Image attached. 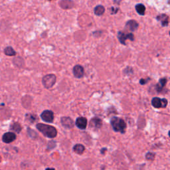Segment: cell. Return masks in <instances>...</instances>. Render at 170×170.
Wrapping results in <instances>:
<instances>
[{
	"mask_svg": "<svg viewBox=\"0 0 170 170\" xmlns=\"http://www.w3.org/2000/svg\"><path fill=\"white\" fill-rule=\"evenodd\" d=\"M111 10H112V11H111L112 14H116V13H117L118 9L117 8V7H116V8H114V7H112Z\"/></svg>",
	"mask_w": 170,
	"mask_h": 170,
	"instance_id": "22",
	"label": "cell"
},
{
	"mask_svg": "<svg viewBox=\"0 0 170 170\" xmlns=\"http://www.w3.org/2000/svg\"><path fill=\"white\" fill-rule=\"evenodd\" d=\"M11 129L12 130H13L14 132H16L17 133H19L21 130V125L18 122H15L13 124V125L11 126Z\"/></svg>",
	"mask_w": 170,
	"mask_h": 170,
	"instance_id": "19",
	"label": "cell"
},
{
	"mask_svg": "<svg viewBox=\"0 0 170 170\" xmlns=\"http://www.w3.org/2000/svg\"><path fill=\"white\" fill-rule=\"evenodd\" d=\"M16 139V134L14 132H8L5 133L2 136V141L6 144L13 142Z\"/></svg>",
	"mask_w": 170,
	"mask_h": 170,
	"instance_id": "7",
	"label": "cell"
},
{
	"mask_svg": "<svg viewBox=\"0 0 170 170\" xmlns=\"http://www.w3.org/2000/svg\"><path fill=\"white\" fill-rule=\"evenodd\" d=\"M135 10H136L137 13L140 16H144L145 12H146V7L144 4H138L135 5Z\"/></svg>",
	"mask_w": 170,
	"mask_h": 170,
	"instance_id": "15",
	"label": "cell"
},
{
	"mask_svg": "<svg viewBox=\"0 0 170 170\" xmlns=\"http://www.w3.org/2000/svg\"><path fill=\"white\" fill-rule=\"evenodd\" d=\"M118 39L122 45H126V41L129 39L130 41L134 40V35L133 33H125L124 32L119 31L118 33Z\"/></svg>",
	"mask_w": 170,
	"mask_h": 170,
	"instance_id": "5",
	"label": "cell"
},
{
	"mask_svg": "<svg viewBox=\"0 0 170 170\" xmlns=\"http://www.w3.org/2000/svg\"><path fill=\"white\" fill-rule=\"evenodd\" d=\"M87 119L85 117H78L76 120L75 124L80 130L86 129L87 126Z\"/></svg>",
	"mask_w": 170,
	"mask_h": 170,
	"instance_id": "9",
	"label": "cell"
},
{
	"mask_svg": "<svg viewBox=\"0 0 170 170\" xmlns=\"http://www.w3.org/2000/svg\"><path fill=\"white\" fill-rule=\"evenodd\" d=\"M138 26L139 24L135 20H130L127 21V23H126V28L132 32L136 31L138 28Z\"/></svg>",
	"mask_w": 170,
	"mask_h": 170,
	"instance_id": "11",
	"label": "cell"
},
{
	"mask_svg": "<svg viewBox=\"0 0 170 170\" xmlns=\"http://www.w3.org/2000/svg\"><path fill=\"white\" fill-rule=\"evenodd\" d=\"M46 170H55L54 168H47L46 169Z\"/></svg>",
	"mask_w": 170,
	"mask_h": 170,
	"instance_id": "23",
	"label": "cell"
},
{
	"mask_svg": "<svg viewBox=\"0 0 170 170\" xmlns=\"http://www.w3.org/2000/svg\"><path fill=\"white\" fill-rule=\"evenodd\" d=\"M105 11V8L104 6H101V5H98L95 8V14L97 15L98 16H102L104 14Z\"/></svg>",
	"mask_w": 170,
	"mask_h": 170,
	"instance_id": "17",
	"label": "cell"
},
{
	"mask_svg": "<svg viewBox=\"0 0 170 170\" xmlns=\"http://www.w3.org/2000/svg\"><path fill=\"white\" fill-rule=\"evenodd\" d=\"M110 124H111L113 130L116 132H120L124 134L126 129V124L125 121L119 117H113L110 120Z\"/></svg>",
	"mask_w": 170,
	"mask_h": 170,
	"instance_id": "2",
	"label": "cell"
},
{
	"mask_svg": "<svg viewBox=\"0 0 170 170\" xmlns=\"http://www.w3.org/2000/svg\"><path fill=\"white\" fill-rule=\"evenodd\" d=\"M61 122L63 126L68 129L72 128L75 125V122L70 117H62L61 119Z\"/></svg>",
	"mask_w": 170,
	"mask_h": 170,
	"instance_id": "8",
	"label": "cell"
},
{
	"mask_svg": "<svg viewBox=\"0 0 170 170\" xmlns=\"http://www.w3.org/2000/svg\"><path fill=\"white\" fill-rule=\"evenodd\" d=\"M102 126V120L98 118H93L90 120V127L95 129H99Z\"/></svg>",
	"mask_w": 170,
	"mask_h": 170,
	"instance_id": "12",
	"label": "cell"
},
{
	"mask_svg": "<svg viewBox=\"0 0 170 170\" xmlns=\"http://www.w3.org/2000/svg\"><path fill=\"white\" fill-rule=\"evenodd\" d=\"M149 80H150V78H147V79H143V78H142L140 81V83L142 85H146V84H147Z\"/></svg>",
	"mask_w": 170,
	"mask_h": 170,
	"instance_id": "21",
	"label": "cell"
},
{
	"mask_svg": "<svg viewBox=\"0 0 170 170\" xmlns=\"http://www.w3.org/2000/svg\"><path fill=\"white\" fill-rule=\"evenodd\" d=\"M156 19L158 21H160L163 27H167L169 24V18L166 14H160L157 16Z\"/></svg>",
	"mask_w": 170,
	"mask_h": 170,
	"instance_id": "13",
	"label": "cell"
},
{
	"mask_svg": "<svg viewBox=\"0 0 170 170\" xmlns=\"http://www.w3.org/2000/svg\"><path fill=\"white\" fill-rule=\"evenodd\" d=\"M73 72L74 76L77 78H82L84 76V73H85V71H84V68L83 66L78 65L74 66Z\"/></svg>",
	"mask_w": 170,
	"mask_h": 170,
	"instance_id": "10",
	"label": "cell"
},
{
	"mask_svg": "<svg viewBox=\"0 0 170 170\" xmlns=\"http://www.w3.org/2000/svg\"><path fill=\"white\" fill-rule=\"evenodd\" d=\"M152 104L153 107L156 108H166L167 105V100L166 98L154 97L152 100Z\"/></svg>",
	"mask_w": 170,
	"mask_h": 170,
	"instance_id": "4",
	"label": "cell"
},
{
	"mask_svg": "<svg viewBox=\"0 0 170 170\" xmlns=\"http://www.w3.org/2000/svg\"><path fill=\"white\" fill-rule=\"evenodd\" d=\"M167 83V79L166 78H162L159 80L158 83L157 84L156 88L157 92H161V91L163 90V88L165 87Z\"/></svg>",
	"mask_w": 170,
	"mask_h": 170,
	"instance_id": "14",
	"label": "cell"
},
{
	"mask_svg": "<svg viewBox=\"0 0 170 170\" xmlns=\"http://www.w3.org/2000/svg\"><path fill=\"white\" fill-rule=\"evenodd\" d=\"M41 119L46 122L51 123L54 120V114L51 110H44L41 114Z\"/></svg>",
	"mask_w": 170,
	"mask_h": 170,
	"instance_id": "6",
	"label": "cell"
},
{
	"mask_svg": "<svg viewBox=\"0 0 170 170\" xmlns=\"http://www.w3.org/2000/svg\"><path fill=\"white\" fill-rule=\"evenodd\" d=\"M73 150L76 154H83V152H85V147L82 144H76L75 146L73 147Z\"/></svg>",
	"mask_w": 170,
	"mask_h": 170,
	"instance_id": "16",
	"label": "cell"
},
{
	"mask_svg": "<svg viewBox=\"0 0 170 170\" xmlns=\"http://www.w3.org/2000/svg\"><path fill=\"white\" fill-rule=\"evenodd\" d=\"M56 76L53 74H49L43 76L42 83L46 88H51L56 83Z\"/></svg>",
	"mask_w": 170,
	"mask_h": 170,
	"instance_id": "3",
	"label": "cell"
},
{
	"mask_svg": "<svg viewBox=\"0 0 170 170\" xmlns=\"http://www.w3.org/2000/svg\"><path fill=\"white\" fill-rule=\"evenodd\" d=\"M4 53L6 55L12 56L16 55V52L14 49L11 47H7L4 49Z\"/></svg>",
	"mask_w": 170,
	"mask_h": 170,
	"instance_id": "18",
	"label": "cell"
},
{
	"mask_svg": "<svg viewBox=\"0 0 170 170\" xmlns=\"http://www.w3.org/2000/svg\"><path fill=\"white\" fill-rule=\"evenodd\" d=\"M155 157V154H153V153L151 152H149L147 153L146 154V158L147 159H149V160H153L154 159Z\"/></svg>",
	"mask_w": 170,
	"mask_h": 170,
	"instance_id": "20",
	"label": "cell"
},
{
	"mask_svg": "<svg viewBox=\"0 0 170 170\" xmlns=\"http://www.w3.org/2000/svg\"><path fill=\"white\" fill-rule=\"evenodd\" d=\"M36 127L39 132H41L45 136L49 138H54L57 135V131L55 127L41 123H39L36 125Z\"/></svg>",
	"mask_w": 170,
	"mask_h": 170,
	"instance_id": "1",
	"label": "cell"
}]
</instances>
